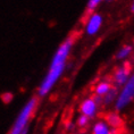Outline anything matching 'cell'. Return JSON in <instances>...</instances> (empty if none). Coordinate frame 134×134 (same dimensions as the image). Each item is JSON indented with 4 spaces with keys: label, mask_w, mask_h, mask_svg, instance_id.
<instances>
[{
    "label": "cell",
    "mask_w": 134,
    "mask_h": 134,
    "mask_svg": "<svg viewBox=\"0 0 134 134\" xmlns=\"http://www.w3.org/2000/svg\"><path fill=\"white\" fill-rule=\"evenodd\" d=\"M73 44H74V39H73V36H68L56 49L51 58V62H50L48 71H47L44 77L42 79L38 88V96L40 98L48 96L52 88L57 84V82L65 73Z\"/></svg>",
    "instance_id": "obj_1"
},
{
    "label": "cell",
    "mask_w": 134,
    "mask_h": 134,
    "mask_svg": "<svg viewBox=\"0 0 134 134\" xmlns=\"http://www.w3.org/2000/svg\"><path fill=\"white\" fill-rule=\"evenodd\" d=\"M38 105V99L35 97L30 98L26 103L19 110L18 115L16 116L12 129L8 134H27L29 133V123L31 120Z\"/></svg>",
    "instance_id": "obj_2"
},
{
    "label": "cell",
    "mask_w": 134,
    "mask_h": 134,
    "mask_svg": "<svg viewBox=\"0 0 134 134\" xmlns=\"http://www.w3.org/2000/svg\"><path fill=\"white\" fill-rule=\"evenodd\" d=\"M133 100H134V73L131 74L126 84L122 86V89L119 90L117 100L115 105H114L115 106V110L116 111H120V110L125 109Z\"/></svg>",
    "instance_id": "obj_3"
},
{
    "label": "cell",
    "mask_w": 134,
    "mask_h": 134,
    "mask_svg": "<svg viewBox=\"0 0 134 134\" xmlns=\"http://www.w3.org/2000/svg\"><path fill=\"white\" fill-rule=\"evenodd\" d=\"M103 24V17L101 14L99 13H93V14H90L88 21L85 23V33L90 36L96 35L102 27Z\"/></svg>",
    "instance_id": "obj_4"
},
{
    "label": "cell",
    "mask_w": 134,
    "mask_h": 134,
    "mask_svg": "<svg viewBox=\"0 0 134 134\" xmlns=\"http://www.w3.org/2000/svg\"><path fill=\"white\" fill-rule=\"evenodd\" d=\"M99 107L100 106L98 105V102L96 101V99L93 97L92 98H86L80 105V113H81V115H84L91 119L93 117H96Z\"/></svg>",
    "instance_id": "obj_5"
},
{
    "label": "cell",
    "mask_w": 134,
    "mask_h": 134,
    "mask_svg": "<svg viewBox=\"0 0 134 134\" xmlns=\"http://www.w3.org/2000/svg\"><path fill=\"white\" fill-rule=\"evenodd\" d=\"M130 76H131V69L129 66L123 65V66L118 67L113 75V81L115 83V86L116 88L124 86L126 84V82L129 81Z\"/></svg>",
    "instance_id": "obj_6"
},
{
    "label": "cell",
    "mask_w": 134,
    "mask_h": 134,
    "mask_svg": "<svg viewBox=\"0 0 134 134\" xmlns=\"http://www.w3.org/2000/svg\"><path fill=\"white\" fill-rule=\"evenodd\" d=\"M116 130L108 125L105 119L97 120L91 129V134H115Z\"/></svg>",
    "instance_id": "obj_7"
},
{
    "label": "cell",
    "mask_w": 134,
    "mask_h": 134,
    "mask_svg": "<svg viewBox=\"0 0 134 134\" xmlns=\"http://www.w3.org/2000/svg\"><path fill=\"white\" fill-rule=\"evenodd\" d=\"M111 89H113V85H111L110 82L100 81L98 84L94 86V93H96V96L100 97V98H103V97H105Z\"/></svg>",
    "instance_id": "obj_8"
},
{
    "label": "cell",
    "mask_w": 134,
    "mask_h": 134,
    "mask_svg": "<svg viewBox=\"0 0 134 134\" xmlns=\"http://www.w3.org/2000/svg\"><path fill=\"white\" fill-rule=\"evenodd\" d=\"M106 122L108 123V125L110 127H113L114 130L119 129L120 126L123 125V119L117 113H109L106 117Z\"/></svg>",
    "instance_id": "obj_9"
},
{
    "label": "cell",
    "mask_w": 134,
    "mask_h": 134,
    "mask_svg": "<svg viewBox=\"0 0 134 134\" xmlns=\"http://www.w3.org/2000/svg\"><path fill=\"white\" fill-rule=\"evenodd\" d=\"M118 93H119L118 89H117L116 86H113V89L110 90V91L102 98L103 105L109 106V105H111V103L115 105V102H116V100H117V97H118Z\"/></svg>",
    "instance_id": "obj_10"
},
{
    "label": "cell",
    "mask_w": 134,
    "mask_h": 134,
    "mask_svg": "<svg viewBox=\"0 0 134 134\" xmlns=\"http://www.w3.org/2000/svg\"><path fill=\"white\" fill-rule=\"evenodd\" d=\"M132 53V47L129 44L123 46L122 48H119V50L116 53V58L118 60H125L126 58H129L130 55Z\"/></svg>",
    "instance_id": "obj_11"
},
{
    "label": "cell",
    "mask_w": 134,
    "mask_h": 134,
    "mask_svg": "<svg viewBox=\"0 0 134 134\" xmlns=\"http://www.w3.org/2000/svg\"><path fill=\"white\" fill-rule=\"evenodd\" d=\"M90 122V118L86 117L84 115H80L76 119V126L77 127H81V129H84V127L88 126V124Z\"/></svg>",
    "instance_id": "obj_12"
},
{
    "label": "cell",
    "mask_w": 134,
    "mask_h": 134,
    "mask_svg": "<svg viewBox=\"0 0 134 134\" xmlns=\"http://www.w3.org/2000/svg\"><path fill=\"white\" fill-rule=\"evenodd\" d=\"M100 4H101V1H100V0H89V1L86 2V10L91 12L93 14V13H96L94 10L98 8V6Z\"/></svg>",
    "instance_id": "obj_13"
},
{
    "label": "cell",
    "mask_w": 134,
    "mask_h": 134,
    "mask_svg": "<svg viewBox=\"0 0 134 134\" xmlns=\"http://www.w3.org/2000/svg\"><path fill=\"white\" fill-rule=\"evenodd\" d=\"M13 98H14V94L12 92H5L1 94V100L5 103H9L13 100Z\"/></svg>",
    "instance_id": "obj_14"
},
{
    "label": "cell",
    "mask_w": 134,
    "mask_h": 134,
    "mask_svg": "<svg viewBox=\"0 0 134 134\" xmlns=\"http://www.w3.org/2000/svg\"><path fill=\"white\" fill-rule=\"evenodd\" d=\"M75 129H76V123L72 122V120H69V122H67L65 124V130L67 132H73Z\"/></svg>",
    "instance_id": "obj_15"
},
{
    "label": "cell",
    "mask_w": 134,
    "mask_h": 134,
    "mask_svg": "<svg viewBox=\"0 0 134 134\" xmlns=\"http://www.w3.org/2000/svg\"><path fill=\"white\" fill-rule=\"evenodd\" d=\"M131 12L134 13V1L132 2V5H131Z\"/></svg>",
    "instance_id": "obj_16"
},
{
    "label": "cell",
    "mask_w": 134,
    "mask_h": 134,
    "mask_svg": "<svg viewBox=\"0 0 134 134\" xmlns=\"http://www.w3.org/2000/svg\"><path fill=\"white\" fill-rule=\"evenodd\" d=\"M133 43H134V40H133Z\"/></svg>",
    "instance_id": "obj_17"
}]
</instances>
